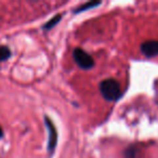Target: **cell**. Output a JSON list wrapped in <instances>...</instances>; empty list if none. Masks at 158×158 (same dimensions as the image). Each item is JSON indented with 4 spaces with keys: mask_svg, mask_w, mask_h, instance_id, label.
I'll list each match as a JSON object with an SVG mask.
<instances>
[{
    "mask_svg": "<svg viewBox=\"0 0 158 158\" xmlns=\"http://www.w3.org/2000/svg\"><path fill=\"white\" fill-rule=\"evenodd\" d=\"M100 92L102 97L110 102H115L120 99L121 97V89L120 85L118 84L117 80L113 78H107L103 81L100 82Z\"/></svg>",
    "mask_w": 158,
    "mask_h": 158,
    "instance_id": "cell-1",
    "label": "cell"
},
{
    "mask_svg": "<svg viewBox=\"0 0 158 158\" xmlns=\"http://www.w3.org/2000/svg\"><path fill=\"white\" fill-rule=\"evenodd\" d=\"M73 57H74L76 64L82 69H90L94 66V60L93 57L82 50L81 48H76L73 52Z\"/></svg>",
    "mask_w": 158,
    "mask_h": 158,
    "instance_id": "cell-2",
    "label": "cell"
},
{
    "mask_svg": "<svg viewBox=\"0 0 158 158\" xmlns=\"http://www.w3.org/2000/svg\"><path fill=\"white\" fill-rule=\"evenodd\" d=\"M44 123L48 129V153L49 155H52L57 144V131L54 123L49 117H44Z\"/></svg>",
    "mask_w": 158,
    "mask_h": 158,
    "instance_id": "cell-3",
    "label": "cell"
},
{
    "mask_svg": "<svg viewBox=\"0 0 158 158\" xmlns=\"http://www.w3.org/2000/svg\"><path fill=\"white\" fill-rule=\"evenodd\" d=\"M141 51L147 57H154L158 55V40H148L141 46Z\"/></svg>",
    "mask_w": 158,
    "mask_h": 158,
    "instance_id": "cell-4",
    "label": "cell"
},
{
    "mask_svg": "<svg viewBox=\"0 0 158 158\" xmlns=\"http://www.w3.org/2000/svg\"><path fill=\"white\" fill-rule=\"evenodd\" d=\"M100 5H101L100 1H89V2L85 3V5L80 6V7H78L74 12L75 13H80V12L87 11V10H89V9H93V8L98 7V6H100Z\"/></svg>",
    "mask_w": 158,
    "mask_h": 158,
    "instance_id": "cell-5",
    "label": "cell"
},
{
    "mask_svg": "<svg viewBox=\"0 0 158 158\" xmlns=\"http://www.w3.org/2000/svg\"><path fill=\"white\" fill-rule=\"evenodd\" d=\"M61 19H62L61 14H57V15L53 16V18L51 19L50 21H48V22H47L46 24L44 25V27H42V28H44V31H49V29L53 28V27H54L55 25H56L57 23H59L60 21H61Z\"/></svg>",
    "mask_w": 158,
    "mask_h": 158,
    "instance_id": "cell-6",
    "label": "cell"
},
{
    "mask_svg": "<svg viewBox=\"0 0 158 158\" xmlns=\"http://www.w3.org/2000/svg\"><path fill=\"white\" fill-rule=\"evenodd\" d=\"M11 56V50L7 46H0V62H5Z\"/></svg>",
    "mask_w": 158,
    "mask_h": 158,
    "instance_id": "cell-7",
    "label": "cell"
},
{
    "mask_svg": "<svg viewBox=\"0 0 158 158\" xmlns=\"http://www.w3.org/2000/svg\"><path fill=\"white\" fill-rule=\"evenodd\" d=\"M138 154L139 151L135 147H128L125 151V156L126 158H138Z\"/></svg>",
    "mask_w": 158,
    "mask_h": 158,
    "instance_id": "cell-8",
    "label": "cell"
},
{
    "mask_svg": "<svg viewBox=\"0 0 158 158\" xmlns=\"http://www.w3.org/2000/svg\"><path fill=\"white\" fill-rule=\"evenodd\" d=\"M3 136V130H2V128H1V126H0V139L2 138Z\"/></svg>",
    "mask_w": 158,
    "mask_h": 158,
    "instance_id": "cell-9",
    "label": "cell"
}]
</instances>
